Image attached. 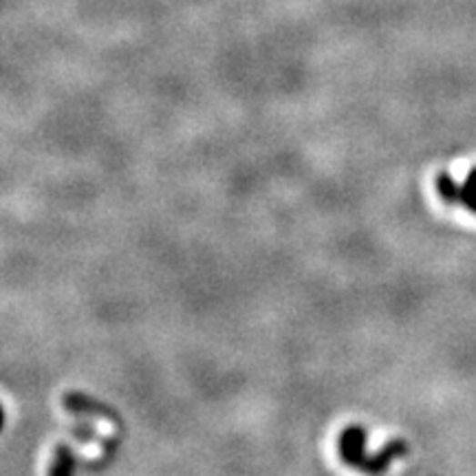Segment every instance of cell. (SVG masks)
<instances>
[{
	"label": "cell",
	"instance_id": "obj_2",
	"mask_svg": "<svg viewBox=\"0 0 476 476\" xmlns=\"http://www.w3.org/2000/svg\"><path fill=\"white\" fill-rule=\"evenodd\" d=\"M339 450H342V457L347 463L362 465L364 457V432L360 428H350L342 434V441H339Z\"/></svg>",
	"mask_w": 476,
	"mask_h": 476
},
{
	"label": "cell",
	"instance_id": "obj_1",
	"mask_svg": "<svg viewBox=\"0 0 476 476\" xmlns=\"http://www.w3.org/2000/svg\"><path fill=\"white\" fill-rule=\"evenodd\" d=\"M437 190L439 197L448 203H461V206L468 208L476 214V170H472L468 175V181L463 186L454 183L450 179V175H439L437 177Z\"/></svg>",
	"mask_w": 476,
	"mask_h": 476
},
{
	"label": "cell",
	"instance_id": "obj_3",
	"mask_svg": "<svg viewBox=\"0 0 476 476\" xmlns=\"http://www.w3.org/2000/svg\"><path fill=\"white\" fill-rule=\"evenodd\" d=\"M3 421H5V415H3V408H0V428H3Z\"/></svg>",
	"mask_w": 476,
	"mask_h": 476
}]
</instances>
